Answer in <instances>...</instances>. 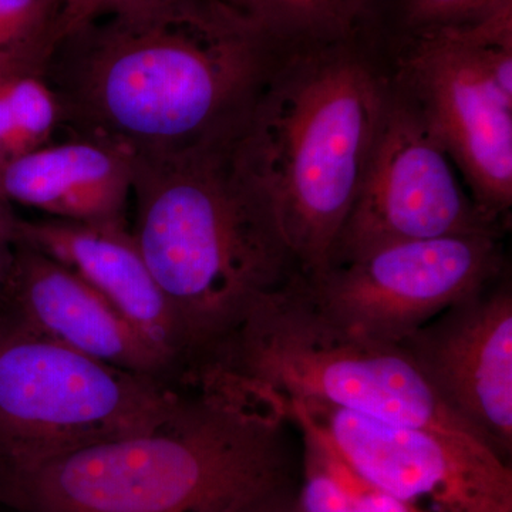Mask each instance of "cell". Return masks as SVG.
<instances>
[{
  "label": "cell",
  "instance_id": "cell-1",
  "mask_svg": "<svg viewBox=\"0 0 512 512\" xmlns=\"http://www.w3.org/2000/svg\"><path fill=\"white\" fill-rule=\"evenodd\" d=\"M276 43L224 0H180L60 37L43 79L67 137L174 153L237 136Z\"/></svg>",
  "mask_w": 512,
  "mask_h": 512
},
{
  "label": "cell",
  "instance_id": "cell-2",
  "mask_svg": "<svg viewBox=\"0 0 512 512\" xmlns=\"http://www.w3.org/2000/svg\"><path fill=\"white\" fill-rule=\"evenodd\" d=\"M393 86L392 52L366 19L278 40L234 150L303 278L328 265Z\"/></svg>",
  "mask_w": 512,
  "mask_h": 512
},
{
  "label": "cell",
  "instance_id": "cell-3",
  "mask_svg": "<svg viewBox=\"0 0 512 512\" xmlns=\"http://www.w3.org/2000/svg\"><path fill=\"white\" fill-rule=\"evenodd\" d=\"M156 429L0 476L16 512H237L292 481L284 410L217 373H198Z\"/></svg>",
  "mask_w": 512,
  "mask_h": 512
},
{
  "label": "cell",
  "instance_id": "cell-4",
  "mask_svg": "<svg viewBox=\"0 0 512 512\" xmlns=\"http://www.w3.org/2000/svg\"><path fill=\"white\" fill-rule=\"evenodd\" d=\"M232 141L134 157L131 234L177 320L187 372L301 275Z\"/></svg>",
  "mask_w": 512,
  "mask_h": 512
},
{
  "label": "cell",
  "instance_id": "cell-5",
  "mask_svg": "<svg viewBox=\"0 0 512 512\" xmlns=\"http://www.w3.org/2000/svg\"><path fill=\"white\" fill-rule=\"evenodd\" d=\"M197 369L269 394L281 407L316 400L389 423L477 439L440 402L402 346L355 335L323 316L302 275L256 303Z\"/></svg>",
  "mask_w": 512,
  "mask_h": 512
},
{
  "label": "cell",
  "instance_id": "cell-6",
  "mask_svg": "<svg viewBox=\"0 0 512 512\" xmlns=\"http://www.w3.org/2000/svg\"><path fill=\"white\" fill-rule=\"evenodd\" d=\"M183 394L0 316V476L156 429Z\"/></svg>",
  "mask_w": 512,
  "mask_h": 512
},
{
  "label": "cell",
  "instance_id": "cell-7",
  "mask_svg": "<svg viewBox=\"0 0 512 512\" xmlns=\"http://www.w3.org/2000/svg\"><path fill=\"white\" fill-rule=\"evenodd\" d=\"M286 419L356 473L426 512H512V471L473 437L389 423L316 400L282 404Z\"/></svg>",
  "mask_w": 512,
  "mask_h": 512
},
{
  "label": "cell",
  "instance_id": "cell-8",
  "mask_svg": "<svg viewBox=\"0 0 512 512\" xmlns=\"http://www.w3.org/2000/svg\"><path fill=\"white\" fill-rule=\"evenodd\" d=\"M503 237L396 242L303 281L315 308L340 328L400 345L451 305L505 274Z\"/></svg>",
  "mask_w": 512,
  "mask_h": 512
},
{
  "label": "cell",
  "instance_id": "cell-9",
  "mask_svg": "<svg viewBox=\"0 0 512 512\" xmlns=\"http://www.w3.org/2000/svg\"><path fill=\"white\" fill-rule=\"evenodd\" d=\"M504 232L461 188L446 148L393 80L359 190L326 268L396 242Z\"/></svg>",
  "mask_w": 512,
  "mask_h": 512
},
{
  "label": "cell",
  "instance_id": "cell-10",
  "mask_svg": "<svg viewBox=\"0 0 512 512\" xmlns=\"http://www.w3.org/2000/svg\"><path fill=\"white\" fill-rule=\"evenodd\" d=\"M393 80L427 120L484 217L507 228L512 208V97L463 32L390 46Z\"/></svg>",
  "mask_w": 512,
  "mask_h": 512
},
{
  "label": "cell",
  "instance_id": "cell-11",
  "mask_svg": "<svg viewBox=\"0 0 512 512\" xmlns=\"http://www.w3.org/2000/svg\"><path fill=\"white\" fill-rule=\"evenodd\" d=\"M400 346L440 402L507 463L512 454V291L507 274L451 305Z\"/></svg>",
  "mask_w": 512,
  "mask_h": 512
},
{
  "label": "cell",
  "instance_id": "cell-12",
  "mask_svg": "<svg viewBox=\"0 0 512 512\" xmlns=\"http://www.w3.org/2000/svg\"><path fill=\"white\" fill-rule=\"evenodd\" d=\"M0 316L106 365L174 386L183 384V370L92 285L20 238L0 299Z\"/></svg>",
  "mask_w": 512,
  "mask_h": 512
},
{
  "label": "cell",
  "instance_id": "cell-13",
  "mask_svg": "<svg viewBox=\"0 0 512 512\" xmlns=\"http://www.w3.org/2000/svg\"><path fill=\"white\" fill-rule=\"evenodd\" d=\"M19 238L92 285L144 339L173 360L184 377L187 375L183 335L130 229L57 218L20 220Z\"/></svg>",
  "mask_w": 512,
  "mask_h": 512
},
{
  "label": "cell",
  "instance_id": "cell-14",
  "mask_svg": "<svg viewBox=\"0 0 512 512\" xmlns=\"http://www.w3.org/2000/svg\"><path fill=\"white\" fill-rule=\"evenodd\" d=\"M133 180L130 151L67 137L0 168V194L57 220L128 228Z\"/></svg>",
  "mask_w": 512,
  "mask_h": 512
},
{
  "label": "cell",
  "instance_id": "cell-15",
  "mask_svg": "<svg viewBox=\"0 0 512 512\" xmlns=\"http://www.w3.org/2000/svg\"><path fill=\"white\" fill-rule=\"evenodd\" d=\"M302 436L298 497L306 512H426L370 483L309 434Z\"/></svg>",
  "mask_w": 512,
  "mask_h": 512
},
{
  "label": "cell",
  "instance_id": "cell-16",
  "mask_svg": "<svg viewBox=\"0 0 512 512\" xmlns=\"http://www.w3.org/2000/svg\"><path fill=\"white\" fill-rule=\"evenodd\" d=\"M60 109L43 72L12 74L0 82V168L53 143Z\"/></svg>",
  "mask_w": 512,
  "mask_h": 512
},
{
  "label": "cell",
  "instance_id": "cell-17",
  "mask_svg": "<svg viewBox=\"0 0 512 512\" xmlns=\"http://www.w3.org/2000/svg\"><path fill=\"white\" fill-rule=\"evenodd\" d=\"M508 10L512 0H373L367 19L396 46L473 28Z\"/></svg>",
  "mask_w": 512,
  "mask_h": 512
},
{
  "label": "cell",
  "instance_id": "cell-18",
  "mask_svg": "<svg viewBox=\"0 0 512 512\" xmlns=\"http://www.w3.org/2000/svg\"><path fill=\"white\" fill-rule=\"evenodd\" d=\"M275 40L339 35L362 25L373 0H224Z\"/></svg>",
  "mask_w": 512,
  "mask_h": 512
},
{
  "label": "cell",
  "instance_id": "cell-19",
  "mask_svg": "<svg viewBox=\"0 0 512 512\" xmlns=\"http://www.w3.org/2000/svg\"><path fill=\"white\" fill-rule=\"evenodd\" d=\"M62 12V0H0V55L55 47Z\"/></svg>",
  "mask_w": 512,
  "mask_h": 512
},
{
  "label": "cell",
  "instance_id": "cell-20",
  "mask_svg": "<svg viewBox=\"0 0 512 512\" xmlns=\"http://www.w3.org/2000/svg\"><path fill=\"white\" fill-rule=\"evenodd\" d=\"M60 37L107 16L140 15L168 8L180 0H62Z\"/></svg>",
  "mask_w": 512,
  "mask_h": 512
},
{
  "label": "cell",
  "instance_id": "cell-21",
  "mask_svg": "<svg viewBox=\"0 0 512 512\" xmlns=\"http://www.w3.org/2000/svg\"><path fill=\"white\" fill-rule=\"evenodd\" d=\"M19 222L20 218L16 217L13 204L0 194V299L15 262L19 244Z\"/></svg>",
  "mask_w": 512,
  "mask_h": 512
},
{
  "label": "cell",
  "instance_id": "cell-22",
  "mask_svg": "<svg viewBox=\"0 0 512 512\" xmlns=\"http://www.w3.org/2000/svg\"><path fill=\"white\" fill-rule=\"evenodd\" d=\"M55 47H35L0 55V82L12 74L45 72L47 60Z\"/></svg>",
  "mask_w": 512,
  "mask_h": 512
}]
</instances>
